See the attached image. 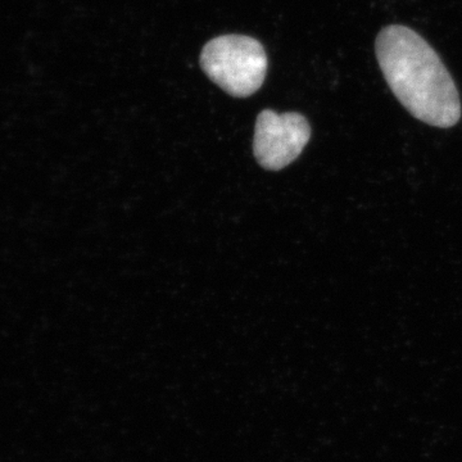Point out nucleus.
Listing matches in <instances>:
<instances>
[{
  "instance_id": "7ed1b4c3",
  "label": "nucleus",
  "mask_w": 462,
  "mask_h": 462,
  "mask_svg": "<svg viewBox=\"0 0 462 462\" xmlns=\"http://www.w3.org/2000/svg\"><path fill=\"white\" fill-rule=\"evenodd\" d=\"M310 138L311 127L305 116L264 109L256 121L254 156L263 169L279 171L300 157Z\"/></svg>"
},
{
  "instance_id": "f257e3e1",
  "label": "nucleus",
  "mask_w": 462,
  "mask_h": 462,
  "mask_svg": "<svg viewBox=\"0 0 462 462\" xmlns=\"http://www.w3.org/2000/svg\"><path fill=\"white\" fill-rule=\"evenodd\" d=\"M388 87L407 111L431 126H455L461 100L448 69L418 32L402 25L384 27L375 44Z\"/></svg>"
},
{
  "instance_id": "f03ea898",
  "label": "nucleus",
  "mask_w": 462,
  "mask_h": 462,
  "mask_svg": "<svg viewBox=\"0 0 462 462\" xmlns=\"http://www.w3.org/2000/svg\"><path fill=\"white\" fill-rule=\"evenodd\" d=\"M200 66L209 80L236 98H247L263 87L266 78V51L256 39L223 35L207 42Z\"/></svg>"
}]
</instances>
